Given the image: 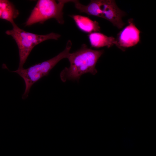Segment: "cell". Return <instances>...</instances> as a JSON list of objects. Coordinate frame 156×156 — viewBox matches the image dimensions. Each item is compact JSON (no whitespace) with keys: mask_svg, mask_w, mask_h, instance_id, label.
I'll return each instance as SVG.
<instances>
[{"mask_svg":"<svg viewBox=\"0 0 156 156\" xmlns=\"http://www.w3.org/2000/svg\"><path fill=\"white\" fill-rule=\"evenodd\" d=\"M104 50H94L83 44L77 51L70 53L67 57L70 66L65 68L60 73V77L63 82L67 80H78L83 74L90 73L94 75L97 71L95 66Z\"/></svg>","mask_w":156,"mask_h":156,"instance_id":"6da1fadb","label":"cell"},{"mask_svg":"<svg viewBox=\"0 0 156 156\" xmlns=\"http://www.w3.org/2000/svg\"><path fill=\"white\" fill-rule=\"evenodd\" d=\"M72 45L71 41L68 40L65 49L56 56L27 68L18 69L12 71L19 75L25 82V89L22 96L23 99H25L28 97L30 88L34 84L42 77L47 75L51 70L61 60L67 58Z\"/></svg>","mask_w":156,"mask_h":156,"instance_id":"7a4b0ae2","label":"cell"},{"mask_svg":"<svg viewBox=\"0 0 156 156\" xmlns=\"http://www.w3.org/2000/svg\"><path fill=\"white\" fill-rule=\"evenodd\" d=\"M12 25V29L6 31L5 33L12 37L18 46L19 57L18 69L23 68L30 53L36 46L47 40H57L61 36L60 34L53 32L45 35L36 34L21 29L15 23Z\"/></svg>","mask_w":156,"mask_h":156,"instance_id":"3957f363","label":"cell"},{"mask_svg":"<svg viewBox=\"0 0 156 156\" xmlns=\"http://www.w3.org/2000/svg\"><path fill=\"white\" fill-rule=\"evenodd\" d=\"M73 0H39L25 22V26L43 23L50 19H55L59 24L64 23L63 9L64 5Z\"/></svg>","mask_w":156,"mask_h":156,"instance_id":"277c9868","label":"cell"},{"mask_svg":"<svg viewBox=\"0 0 156 156\" xmlns=\"http://www.w3.org/2000/svg\"><path fill=\"white\" fill-rule=\"evenodd\" d=\"M128 25L118 34L116 46L122 50L133 46L140 41V31L136 27L131 18L128 21Z\"/></svg>","mask_w":156,"mask_h":156,"instance_id":"5b68a950","label":"cell"},{"mask_svg":"<svg viewBox=\"0 0 156 156\" xmlns=\"http://www.w3.org/2000/svg\"><path fill=\"white\" fill-rule=\"evenodd\" d=\"M103 18L111 23L119 29L125 25L122 18L125 13L117 6L114 0H103L102 6Z\"/></svg>","mask_w":156,"mask_h":156,"instance_id":"8992f818","label":"cell"},{"mask_svg":"<svg viewBox=\"0 0 156 156\" xmlns=\"http://www.w3.org/2000/svg\"><path fill=\"white\" fill-rule=\"evenodd\" d=\"M77 26L81 31L89 34L100 31L99 23L93 21L87 17L79 15H70Z\"/></svg>","mask_w":156,"mask_h":156,"instance_id":"52a82bcc","label":"cell"},{"mask_svg":"<svg viewBox=\"0 0 156 156\" xmlns=\"http://www.w3.org/2000/svg\"><path fill=\"white\" fill-rule=\"evenodd\" d=\"M73 2L80 12L103 18L102 10L103 0H91L87 5H83L77 0H73Z\"/></svg>","mask_w":156,"mask_h":156,"instance_id":"ba28073f","label":"cell"},{"mask_svg":"<svg viewBox=\"0 0 156 156\" xmlns=\"http://www.w3.org/2000/svg\"><path fill=\"white\" fill-rule=\"evenodd\" d=\"M88 38L92 47L99 48L104 47L109 48L117 43L116 39L112 36H108L99 32L90 33Z\"/></svg>","mask_w":156,"mask_h":156,"instance_id":"9c48e42d","label":"cell"},{"mask_svg":"<svg viewBox=\"0 0 156 156\" xmlns=\"http://www.w3.org/2000/svg\"><path fill=\"white\" fill-rule=\"evenodd\" d=\"M19 14L13 4L8 0H0V19L5 20L12 24Z\"/></svg>","mask_w":156,"mask_h":156,"instance_id":"30bf717a","label":"cell"}]
</instances>
